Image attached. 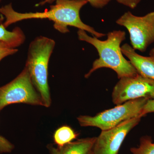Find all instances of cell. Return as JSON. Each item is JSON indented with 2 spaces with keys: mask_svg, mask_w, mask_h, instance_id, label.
<instances>
[{
  "mask_svg": "<svg viewBox=\"0 0 154 154\" xmlns=\"http://www.w3.org/2000/svg\"><path fill=\"white\" fill-rule=\"evenodd\" d=\"M130 151L132 154H154V143L150 137H143L138 146L131 148Z\"/></svg>",
  "mask_w": 154,
  "mask_h": 154,
  "instance_id": "13",
  "label": "cell"
},
{
  "mask_svg": "<svg viewBox=\"0 0 154 154\" xmlns=\"http://www.w3.org/2000/svg\"><path fill=\"white\" fill-rule=\"evenodd\" d=\"M2 0H0V3L1 2H2Z\"/></svg>",
  "mask_w": 154,
  "mask_h": 154,
  "instance_id": "21",
  "label": "cell"
},
{
  "mask_svg": "<svg viewBox=\"0 0 154 154\" xmlns=\"http://www.w3.org/2000/svg\"><path fill=\"white\" fill-rule=\"evenodd\" d=\"M78 135L71 127L63 125L56 130L53 134V140L57 146L62 147L72 142Z\"/></svg>",
  "mask_w": 154,
  "mask_h": 154,
  "instance_id": "12",
  "label": "cell"
},
{
  "mask_svg": "<svg viewBox=\"0 0 154 154\" xmlns=\"http://www.w3.org/2000/svg\"><path fill=\"white\" fill-rule=\"evenodd\" d=\"M116 23L127 29L131 47L135 51L145 52L154 42V11L143 16L128 11L116 20Z\"/></svg>",
  "mask_w": 154,
  "mask_h": 154,
  "instance_id": "6",
  "label": "cell"
},
{
  "mask_svg": "<svg viewBox=\"0 0 154 154\" xmlns=\"http://www.w3.org/2000/svg\"><path fill=\"white\" fill-rule=\"evenodd\" d=\"M149 56L151 57L154 59V48L151 50L150 51Z\"/></svg>",
  "mask_w": 154,
  "mask_h": 154,
  "instance_id": "19",
  "label": "cell"
},
{
  "mask_svg": "<svg viewBox=\"0 0 154 154\" xmlns=\"http://www.w3.org/2000/svg\"><path fill=\"white\" fill-rule=\"evenodd\" d=\"M17 103L43 106L25 67L13 81L0 87V111L8 105Z\"/></svg>",
  "mask_w": 154,
  "mask_h": 154,
  "instance_id": "5",
  "label": "cell"
},
{
  "mask_svg": "<svg viewBox=\"0 0 154 154\" xmlns=\"http://www.w3.org/2000/svg\"><path fill=\"white\" fill-rule=\"evenodd\" d=\"M25 39V33L19 27H16L12 31H9L3 23L0 24V41L9 47L17 48L24 43Z\"/></svg>",
  "mask_w": 154,
  "mask_h": 154,
  "instance_id": "11",
  "label": "cell"
},
{
  "mask_svg": "<svg viewBox=\"0 0 154 154\" xmlns=\"http://www.w3.org/2000/svg\"><path fill=\"white\" fill-rule=\"evenodd\" d=\"M112 101L116 105L135 99L154 98V80L139 74L119 79L113 89Z\"/></svg>",
  "mask_w": 154,
  "mask_h": 154,
  "instance_id": "7",
  "label": "cell"
},
{
  "mask_svg": "<svg viewBox=\"0 0 154 154\" xmlns=\"http://www.w3.org/2000/svg\"><path fill=\"white\" fill-rule=\"evenodd\" d=\"M149 99L140 98L130 100L95 116H80L77 119L81 126L95 127L102 131L107 130L131 119L137 116L142 117V111Z\"/></svg>",
  "mask_w": 154,
  "mask_h": 154,
  "instance_id": "4",
  "label": "cell"
},
{
  "mask_svg": "<svg viewBox=\"0 0 154 154\" xmlns=\"http://www.w3.org/2000/svg\"><path fill=\"white\" fill-rule=\"evenodd\" d=\"M56 0H42L36 6H42L47 4H52ZM91 6L96 8L101 9L107 6L111 0H87Z\"/></svg>",
  "mask_w": 154,
  "mask_h": 154,
  "instance_id": "14",
  "label": "cell"
},
{
  "mask_svg": "<svg viewBox=\"0 0 154 154\" xmlns=\"http://www.w3.org/2000/svg\"><path fill=\"white\" fill-rule=\"evenodd\" d=\"M14 149L13 144L0 135V153L11 152Z\"/></svg>",
  "mask_w": 154,
  "mask_h": 154,
  "instance_id": "16",
  "label": "cell"
},
{
  "mask_svg": "<svg viewBox=\"0 0 154 154\" xmlns=\"http://www.w3.org/2000/svg\"><path fill=\"white\" fill-rule=\"evenodd\" d=\"M5 21V17L0 14V24H2Z\"/></svg>",
  "mask_w": 154,
  "mask_h": 154,
  "instance_id": "20",
  "label": "cell"
},
{
  "mask_svg": "<svg viewBox=\"0 0 154 154\" xmlns=\"http://www.w3.org/2000/svg\"><path fill=\"white\" fill-rule=\"evenodd\" d=\"M96 137L81 139L62 147L48 146L51 154H91Z\"/></svg>",
  "mask_w": 154,
  "mask_h": 154,
  "instance_id": "10",
  "label": "cell"
},
{
  "mask_svg": "<svg viewBox=\"0 0 154 154\" xmlns=\"http://www.w3.org/2000/svg\"><path fill=\"white\" fill-rule=\"evenodd\" d=\"M121 50L123 55L128 58L138 73L154 80L153 58L140 55L128 43H125L121 46Z\"/></svg>",
  "mask_w": 154,
  "mask_h": 154,
  "instance_id": "9",
  "label": "cell"
},
{
  "mask_svg": "<svg viewBox=\"0 0 154 154\" xmlns=\"http://www.w3.org/2000/svg\"><path fill=\"white\" fill-rule=\"evenodd\" d=\"M18 51L17 48H11L5 43L0 41V61L9 56L14 55Z\"/></svg>",
  "mask_w": 154,
  "mask_h": 154,
  "instance_id": "15",
  "label": "cell"
},
{
  "mask_svg": "<svg viewBox=\"0 0 154 154\" xmlns=\"http://www.w3.org/2000/svg\"><path fill=\"white\" fill-rule=\"evenodd\" d=\"M55 46V42L52 38L42 36L36 37L29 45L25 66L41 96L43 106L46 107H49L51 103L48 67Z\"/></svg>",
  "mask_w": 154,
  "mask_h": 154,
  "instance_id": "3",
  "label": "cell"
},
{
  "mask_svg": "<svg viewBox=\"0 0 154 154\" xmlns=\"http://www.w3.org/2000/svg\"><path fill=\"white\" fill-rule=\"evenodd\" d=\"M91 154H93V152H92L91 153Z\"/></svg>",
  "mask_w": 154,
  "mask_h": 154,
  "instance_id": "22",
  "label": "cell"
},
{
  "mask_svg": "<svg viewBox=\"0 0 154 154\" xmlns=\"http://www.w3.org/2000/svg\"><path fill=\"white\" fill-rule=\"evenodd\" d=\"M55 2L49 10L42 12L19 13L14 10L11 3L3 6L0 8V14L5 17L3 25L7 28L23 20L48 19L53 22L54 27L61 33H68V27L71 26L85 30L98 38L106 35L85 24L81 19L80 11L88 3L87 0H56Z\"/></svg>",
  "mask_w": 154,
  "mask_h": 154,
  "instance_id": "1",
  "label": "cell"
},
{
  "mask_svg": "<svg viewBox=\"0 0 154 154\" xmlns=\"http://www.w3.org/2000/svg\"><path fill=\"white\" fill-rule=\"evenodd\" d=\"M141 118L137 116L111 129L102 131L99 136L96 137L93 154H118L127 135L138 124Z\"/></svg>",
  "mask_w": 154,
  "mask_h": 154,
  "instance_id": "8",
  "label": "cell"
},
{
  "mask_svg": "<svg viewBox=\"0 0 154 154\" xmlns=\"http://www.w3.org/2000/svg\"><path fill=\"white\" fill-rule=\"evenodd\" d=\"M78 38L80 41L92 45L97 50L99 58L94 61L92 68L85 75L88 79L94 72L102 68L113 70L117 74L119 79L133 76L138 74L136 70L123 56L120 46L126 38V33L121 30H113L107 34L105 40H100L95 36L88 35L86 31L79 29Z\"/></svg>",
  "mask_w": 154,
  "mask_h": 154,
  "instance_id": "2",
  "label": "cell"
},
{
  "mask_svg": "<svg viewBox=\"0 0 154 154\" xmlns=\"http://www.w3.org/2000/svg\"><path fill=\"white\" fill-rule=\"evenodd\" d=\"M153 112H154V98L149 99L148 100L143 109L141 116L143 117L148 113H153Z\"/></svg>",
  "mask_w": 154,
  "mask_h": 154,
  "instance_id": "17",
  "label": "cell"
},
{
  "mask_svg": "<svg viewBox=\"0 0 154 154\" xmlns=\"http://www.w3.org/2000/svg\"><path fill=\"white\" fill-rule=\"evenodd\" d=\"M119 4L130 8H135L140 2L141 0H116Z\"/></svg>",
  "mask_w": 154,
  "mask_h": 154,
  "instance_id": "18",
  "label": "cell"
}]
</instances>
